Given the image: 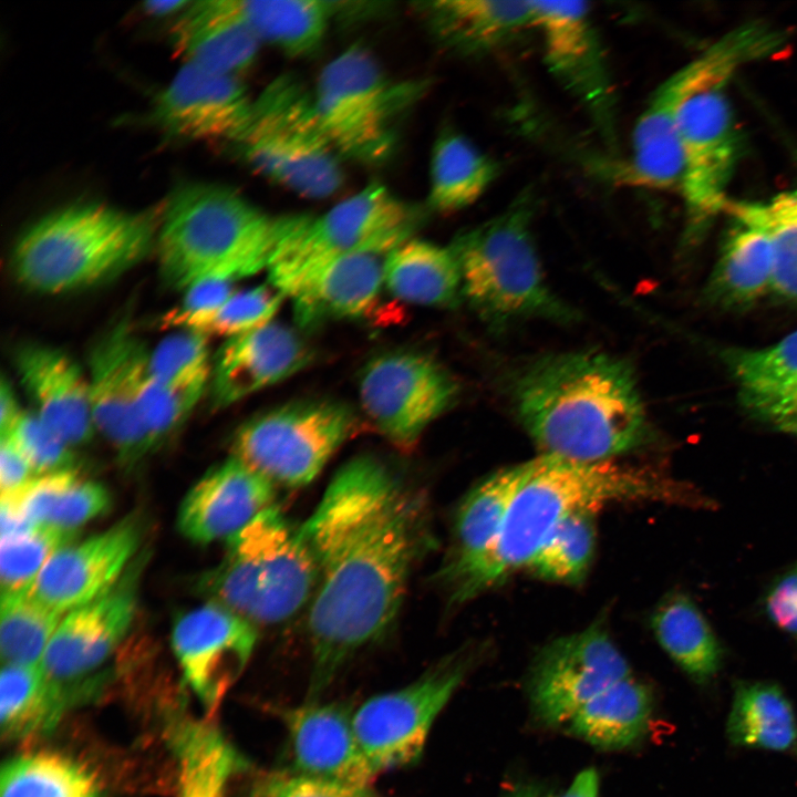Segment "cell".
I'll use <instances>...</instances> for the list:
<instances>
[{
	"instance_id": "cell-1",
	"label": "cell",
	"mask_w": 797,
	"mask_h": 797,
	"mask_svg": "<svg viewBox=\"0 0 797 797\" xmlns=\"http://www.w3.org/2000/svg\"><path fill=\"white\" fill-rule=\"evenodd\" d=\"M299 528L317 567L308 614L315 701L395 621L427 530L418 496L371 455L339 468Z\"/></svg>"
},
{
	"instance_id": "cell-2",
	"label": "cell",
	"mask_w": 797,
	"mask_h": 797,
	"mask_svg": "<svg viewBox=\"0 0 797 797\" xmlns=\"http://www.w3.org/2000/svg\"><path fill=\"white\" fill-rule=\"evenodd\" d=\"M510 396L521 425L544 454L610 460L649 437L634 372L607 353L541 356L515 375Z\"/></svg>"
},
{
	"instance_id": "cell-3",
	"label": "cell",
	"mask_w": 797,
	"mask_h": 797,
	"mask_svg": "<svg viewBox=\"0 0 797 797\" xmlns=\"http://www.w3.org/2000/svg\"><path fill=\"white\" fill-rule=\"evenodd\" d=\"M522 468L496 544L448 587L453 602L470 600L527 567L550 532L579 510H597L615 501L708 504L694 487L612 460L582 462L542 453L522 463Z\"/></svg>"
},
{
	"instance_id": "cell-4",
	"label": "cell",
	"mask_w": 797,
	"mask_h": 797,
	"mask_svg": "<svg viewBox=\"0 0 797 797\" xmlns=\"http://www.w3.org/2000/svg\"><path fill=\"white\" fill-rule=\"evenodd\" d=\"M289 222L290 216H270L227 187L182 186L162 209L155 247L161 278L186 291L268 269Z\"/></svg>"
},
{
	"instance_id": "cell-5",
	"label": "cell",
	"mask_w": 797,
	"mask_h": 797,
	"mask_svg": "<svg viewBox=\"0 0 797 797\" xmlns=\"http://www.w3.org/2000/svg\"><path fill=\"white\" fill-rule=\"evenodd\" d=\"M161 213H131L102 204L53 211L18 239L13 275L42 294L81 290L125 272L156 247Z\"/></svg>"
},
{
	"instance_id": "cell-6",
	"label": "cell",
	"mask_w": 797,
	"mask_h": 797,
	"mask_svg": "<svg viewBox=\"0 0 797 797\" xmlns=\"http://www.w3.org/2000/svg\"><path fill=\"white\" fill-rule=\"evenodd\" d=\"M317 567L299 526L275 505L226 540L221 561L197 580V590L253 625H273L309 605Z\"/></svg>"
},
{
	"instance_id": "cell-7",
	"label": "cell",
	"mask_w": 797,
	"mask_h": 797,
	"mask_svg": "<svg viewBox=\"0 0 797 797\" xmlns=\"http://www.w3.org/2000/svg\"><path fill=\"white\" fill-rule=\"evenodd\" d=\"M532 213L531 197L521 196L504 213L459 234L449 247L462 292L497 328L524 319H577L545 280L531 236Z\"/></svg>"
},
{
	"instance_id": "cell-8",
	"label": "cell",
	"mask_w": 797,
	"mask_h": 797,
	"mask_svg": "<svg viewBox=\"0 0 797 797\" xmlns=\"http://www.w3.org/2000/svg\"><path fill=\"white\" fill-rule=\"evenodd\" d=\"M232 144L258 174L300 196L327 198L343 183L341 156L319 122L312 92L292 76L265 87Z\"/></svg>"
},
{
	"instance_id": "cell-9",
	"label": "cell",
	"mask_w": 797,
	"mask_h": 797,
	"mask_svg": "<svg viewBox=\"0 0 797 797\" xmlns=\"http://www.w3.org/2000/svg\"><path fill=\"white\" fill-rule=\"evenodd\" d=\"M418 91L391 80L369 51L352 45L322 69L312 99L339 155L372 164L389 157L395 121Z\"/></svg>"
},
{
	"instance_id": "cell-10",
	"label": "cell",
	"mask_w": 797,
	"mask_h": 797,
	"mask_svg": "<svg viewBox=\"0 0 797 797\" xmlns=\"http://www.w3.org/2000/svg\"><path fill=\"white\" fill-rule=\"evenodd\" d=\"M763 54L759 34L742 25L666 79L639 117L632 135V155L620 166L617 177L632 186L680 190L683 157L676 120L682 104L706 85L729 81L738 68L762 59Z\"/></svg>"
},
{
	"instance_id": "cell-11",
	"label": "cell",
	"mask_w": 797,
	"mask_h": 797,
	"mask_svg": "<svg viewBox=\"0 0 797 797\" xmlns=\"http://www.w3.org/2000/svg\"><path fill=\"white\" fill-rule=\"evenodd\" d=\"M355 428L353 411L341 402H291L244 423L232 438V457L276 487H303Z\"/></svg>"
},
{
	"instance_id": "cell-12",
	"label": "cell",
	"mask_w": 797,
	"mask_h": 797,
	"mask_svg": "<svg viewBox=\"0 0 797 797\" xmlns=\"http://www.w3.org/2000/svg\"><path fill=\"white\" fill-rule=\"evenodd\" d=\"M414 213L385 186L371 183L317 217L291 216L269 277L332 258L386 256L413 238Z\"/></svg>"
},
{
	"instance_id": "cell-13",
	"label": "cell",
	"mask_w": 797,
	"mask_h": 797,
	"mask_svg": "<svg viewBox=\"0 0 797 797\" xmlns=\"http://www.w3.org/2000/svg\"><path fill=\"white\" fill-rule=\"evenodd\" d=\"M472 663L470 652L453 654L414 682L374 695L353 712L354 733L374 777L418 759L436 717Z\"/></svg>"
},
{
	"instance_id": "cell-14",
	"label": "cell",
	"mask_w": 797,
	"mask_h": 797,
	"mask_svg": "<svg viewBox=\"0 0 797 797\" xmlns=\"http://www.w3.org/2000/svg\"><path fill=\"white\" fill-rule=\"evenodd\" d=\"M458 385L442 364L416 352L372 359L359 382L360 402L377 431L400 449L415 446L424 429L455 401Z\"/></svg>"
},
{
	"instance_id": "cell-15",
	"label": "cell",
	"mask_w": 797,
	"mask_h": 797,
	"mask_svg": "<svg viewBox=\"0 0 797 797\" xmlns=\"http://www.w3.org/2000/svg\"><path fill=\"white\" fill-rule=\"evenodd\" d=\"M722 81L706 85L682 104L676 130L683 157L681 193L690 236H697L711 219L725 211L726 187L738 158L739 142Z\"/></svg>"
},
{
	"instance_id": "cell-16",
	"label": "cell",
	"mask_w": 797,
	"mask_h": 797,
	"mask_svg": "<svg viewBox=\"0 0 797 797\" xmlns=\"http://www.w3.org/2000/svg\"><path fill=\"white\" fill-rule=\"evenodd\" d=\"M149 351L123 317L92 345L87 381L92 416L125 465L151 452L142 417Z\"/></svg>"
},
{
	"instance_id": "cell-17",
	"label": "cell",
	"mask_w": 797,
	"mask_h": 797,
	"mask_svg": "<svg viewBox=\"0 0 797 797\" xmlns=\"http://www.w3.org/2000/svg\"><path fill=\"white\" fill-rule=\"evenodd\" d=\"M630 675L608 632L592 624L550 642L536 656L528 680L532 713L545 725H566L588 701Z\"/></svg>"
},
{
	"instance_id": "cell-18",
	"label": "cell",
	"mask_w": 797,
	"mask_h": 797,
	"mask_svg": "<svg viewBox=\"0 0 797 797\" xmlns=\"http://www.w3.org/2000/svg\"><path fill=\"white\" fill-rule=\"evenodd\" d=\"M144 558L139 555L105 593L63 618L42 660L50 680L81 697L93 690L99 679L91 674L121 644L132 624Z\"/></svg>"
},
{
	"instance_id": "cell-19",
	"label": "cell",
	"mask_w": 797,
	"mask_h": 797,
	"mask_svg": "<svg viewBox=\"0 0 797 797\" xmlns=\"http://www.w3.org/2000/svg\"><path fill=\"white\" fill-rule=\"evenodd\" d=\"M256 642V625L214 601L180 615L172 631L186 683L209 712L237 681Z\"/></svg>"
},
{
	"instance_id": "cell-20",
	"label": "cell",
	"mask_w": 797,
	"mask_h": 797,
	"mask_svg": "<svg viewBox=\"0 0 797 797\" xmlns=\"http://www.w3.org/2000/svg\"><path fill=\"white\" fill-rule=\"evenodd\" d=\"M142 535V519L130 515L103 532L62 547L46 561L30 594L61 614L89 603L122 578Z\"/></svg>"
},
{
	"instance_id": "cell-21",
	"label": "cell",
	"mask_w": 797,
	"mask_h": 797,
	"mask_svg": "<svg viewBox=\"0 0 797 797\" xmlns=\"http://www.w3.org/2000/svg\"><path fill=\"white\" fill-rule=\"evenodd\" d=\"M549 70L581 100L603 128L611 126L612 93L602 49L582 1H529Z\"/></svg>"
},
{
	"instance_id": "cell-22",
	"label": "cell",
	"mask_w": 797,
	"mask_h": 797,
	"mask_svg": "<svg viewBox=\"0 0 797 797\" xmlns=\"http://www.w3.org/2000/svg\"><path fill=\"white\" fill-rule=\"evenodd\" d=\"M252 102L236 76L185 63L157 96L153 118L177 137L234 143Z\"/></svg>"
},
{
	"instance_id": "cell-23",
	"label": "cell",
	"mask_w": 797,
	"mask_h": 797,
	"mask_svg": "<svg viewBox=\"0 0 797 797\" xmlns=\"http://www.w3.org/2000/svg\"><path fill=\"white\" fill-rule=\"evenodd\" d=\"M382 256L360 253L318 261L269 277L293 304L303 327L332 319L358 318L375 303L383 283Z\"/></svg>"
},
{
	"instance_id": "cell-24",
	"label": "cell",
	"mask_w": 797,
	"mask_h": 797,
	"mask_svg": "<svg viewBox=\"0 0 797 797\" xmlns=\"http://www.w3.org/2000/svg\"><path fill=\"white\" fill-rule=\"evenodd\" d=\"M275 498L273 484L231 456L187 491L178 509V530L198 545L227 540L273 506Z\"/></svg>"
},
{
	"instance_id": "cell-25",
	"label": "cell",
	"mask_w": 797,
	"mask_h": 797,
	"mask_svg": "<svg viewBox=\"0 0 797 797\" xmlns=\"http://www.w3.org/2000/svg\"><path fill=\"white\" fill-rule=\"evenodd\" d=\"M287 729L290 772L324 780L371 784V773L359 746L351 711L339 703L308 701L276 708Z\"/></svg>"
},
{
	"instance_id": "cell-26",
	"label": "cell",
	"mask_w": 797,
	"mask_h": 797,
	"mask_svg": "<svg viewBox=\"0 0 797 797\" xmlns=\"http://www.w3.org/2000/svg\"><path fill=\"white\" fill-rule=\"evenodd\" d=\"M311 356L304 341L280 323L227 339L211 364L213 406L226 407L293 375Z\"/></svg>"
},
{
	"instance_id": "cell-27",
	"label": "cell",
	"mask_w": 797,
	"mask_h": 797,
	"mask_svg": "<svg viewBox=\"0 0 797 797\" xmlns=\"http://www.w3.org/2000/svg\"><path fill=\"white\" fill-rule=\"evenodd\" d=\"M14 365L34 413L58 436L69 446L94 437L87 375L71 356L33 343L18 349Z\"/></svg>"
},
{
	"instance_id": "cell-28",
	"label": "cell",
	"mask_w": 797,
	"mask_h": 797,
	"mask_svg": "<svg viewBox=\"0 0 797 797\" xmlns=\"http://www.w3.org/2000/svg\"><path fill=\"white\" fill-rule=\"evenodd\" d=\"M723 354L743 406L773 428L797 436V330L768 346Z\"/></svg>"
},
{
	"instance_id": "cell-29",
	"label": "cell",
	"mask_w": 797,
	"mask_h": 797,
	"mask_svg": "<svg viewBox=\"0 0 797 797\" xmlns=\"http://www.w3.org/2000/svg\"><path fill=\"white\" fill-rule=\"evenodd\" d=\"M170 41L185 63L234 76L253 63L261 44L230 0L192 2L172 28Z\"/></svg>"
},
{
	"instance_id": "cell-30",
	"label": "cell",
	"mask_w": 797,
	"mask_h": 797,
	"mask_svg": "<svg viewBox=\"0 0 797 797\" xmlns=\"http://www.w3.org/2000/svg\"><path fill=\"white\" fill-rule=\"evenodd\" d=\"M522 470V463L500 469L463 499L456 514L452 555L442 572L447 587L476 567L496 544Z\"/></svg>"
},
{
	"instance_id": "cell-31",
	"label": "cell",
	"mask_w": 797,
	"mask_h": 797,
	"mask_svg": "<svg viewBox=\"0 0 797 797\" xmlns=\"http://www.w3.org/2000/svg\"><path fill=\"white\" fill-rule=\"evenodd\" d=\"M423 6L435 35L462 53L491 51L532 28L529 1L439 0Z\"/></svg>"
},
{
	"instance_id": "cell-32",
	"label": "cell",
	"mask_w": 797,
	"mask_h": 797,
	"mask_svg": "<svg viewBox=\"0 0 797 797\" xmlns=\"http://www.w3.org/2000/svg\"><path fill=\"white\" fill-rule=\"evenodd\" d=\"M383 283L400 300L431 307L454 306L462 292L451 248L411 238L383 259Z\"/></svg>"
},
{
	"instance_id": "cell-33",
	"label": "cell",
	"mask_w": 797,
	"mask_h": 797,
	"mask_svg": "<svg viewBox=\"0 0 797 797\" xmlns=\"http://www.w3.org/2000/svg\"><path fill=\"white\" fill-rule=\"evenodd\" d=\"M79 697L50 680L42 665L3 664L0 677V725L7 741L50 734Z\"/></svg>"
},
{
	"instance_id": "cell-34",
	"label": "cell",
	"mask_w": 797,
	"mask_h": 797,
	"mask_svg": "<svg viewBox=\"0 0 797 797\" xmlns=\"http://www.w3.org/2000/svg\"><path fill=\"white\" fill-rule=\"evenodd\" d=\"M653 711L651 690L631 675L582 705L566 724L569 733L608 751L636 744L646 733Z\"/></svg>"
},
{
	"instance_id": "cell-35",
	"label": "cell",
	"mask_w": 797,
	"mask_h": 797,
	"mask_svg": "<svg viewBox=\"0 0 797 797\" xmlns=\"http://www.w3.org/2000/svg\"><path fill=\"white\" fill-rule=\"evenodd\" d=\"M708 281V297L723 306L749 304L773 288L774 251L759 227L736 219Z\"/></svg>"
},
{
	"instance_id": "cell-36",
	"label": "cell",
	"mask_w": 797,
	"mask_h": 797,
	"mask_svg": "<svg viewBox=\"0 0 797 797\" xmlns=\"http://www.w3.org/2000/svg\"><path fill=\"white\" fill-rule=\"evenodd\" d=\"M734 746L785 752L797 745V720L783 690L762 681L735 683L726 721Z\"/></svg>"
},
{
	"instance_id": "cell-37",
	"label": "cell",
	"mask_w": 797,
	"mask_h": 797,
	"mask_svg": "<svg viewBox=\"0 0 797 797\" xmlns=\"http://www.w3.org/2000/svg\"><path fill=\"white\" fill-rule=\"evenodd\" d=\"M255 37L292 56L319 49L333 14L331 2L318 0H230Z\"/></svg>"
},
{
	"instance_id": "cell-38",
	"label": "cell",
	"mask_w": 797,
	"mask_h": 797,
	"mask_svg": "<svg viewBox=\"0 0 797 797\" xmlns=\"http://www.w3.org/2000/svg\"><path fill=\"white\" fill-rule=\"evenodd\" d=\"M651 625L665 653L693 681L710 682L722 664V649L703 612L684 593L669 594L656 607Z\"/></svg>"
},
{
	"instance_id": "cell-39",
	"label": "cell",
	"mask_w": 797,
	"mask_h": 797,
	"mask_svg": "<svg viewBox=\"0 0 797 797\" xmlns=\"http://www.w3.org/2000/svg\"><path fill=\"white\" fill-rule=\"evenodd\" d=\"M497 164L463 134L444 131L431 158L428 205L454 213L474 204L497 176Z\"/></svg>"
},
{
	"instance_id": "cell-40",
	"label": "cell",
	"mask_w": 797,
	"mask_h": 797,
	"mask_svg": "<svg viewBox=\"0 0 797 797\" xmlns=\"http://www.w3.org/2000/svg\"><path fill=\"white\" fill-rule=\"evenodd\" d=\"M172 744L179 764V797H225L244 762L220 733L188 722L175 728Z\"/></svg>"
},
{
	"instance_id": "cell-41",
	"label": "cell",
	"mask_w": 797,
	"mask_h": 797,
	"mask_svg": "<svg viewBox=\"0 0 797 797\" xmlns=\"http://www.w3.org/2000/svg\"><path fill=\"white\" fill-rule=\"evenodd\" d=\"M0 779L1 797H103L91 770L53 752L28 753L8 760Z\"/></svg>"
},
{
	"instance_id": "cell-42",
	"label": "cell",
	"mask_w": 797,
	"mask_h": 797,
	"mask_svg": "<svg viewBox=\"0 0 797 797\" xmlns=\"http://www.w3.org/2000/svg\"><path fill=\"white\" fill-rule=\"evenodd\" d=\"M769 237L774 251L773 290L797 301V185L763 203H735L725 208Z\"/></svg>"
},
{
	"instance_id": "cell-43",
	"label": "cell",
	"mask_w": 797,
	"mask_h": 797,
	"mask_svg": "<svg viewBox=\"0 0 797 797\" xmlns=\"http://www.w3.org/2000/svg\"><path fill=\"white\" fill-rule=\"evenodd\" d=\"M0 610L2 663L42 665L45 650L62 614L39 602L29 591L1 594Z\"/></svg>"
},
{
	"instance_id": "cell-44",
	"label": "cell",
	"mask_w": 797,
	"mask_h": 797,
	"mask_svg": "<svg viewBox=\"0 0 797 797\" xmlns=\"http://www.w3.org/2000/svg\"><path fill=\"white\" fill-rule=\"evenodd\" d=\"M594 514L593 509H583L562 520L546 538L527 568L541 579L580 582L594 552Z\"/></svg>"
},
{
	"instance_id": "cell-45",
	"label": "cell",
	"mask_w": 797,
	"mask_h": 797,
	"mask_svg": "<svg viewBox=\"0 0 797 797\" xmlns=\"http://www.w3.org/2000/svg\"><path fill=\"white\" fill-rule=\"evenodd\" d=\"M211 366L169 382L148 377L142 398V417L151 451L164 442L190 415L209 385Z\"/></svg>"
},
{
	"instance_id": "cell-46",
	"label": "cell",
	"mask_w": 797,
	"mask_h": 797,
	"mask_svg": "<svg viewBox=\"0 0 797 797\" xmlns=\"http://www.w3.org/2000/svg\"><path fill=\"white\" fill-rule=\"evenodd\" d=\"M75 535L76 531L39 526L30 534L0 539L1 594L28 592L51 556L74 540Z\"/></svg>"
},
{
	"instance_id": "cell-47",
	"label": "cell",
	"mask_w": 797,
	"mask_h": 797,
	"mask_svg": "<svg viewBox=\"0 0 797 797\" xmlns=\"http://www.w3.org/2000/svg\"><path fill=\"white\" fill-rule=\"evenodd\" d=\"M284 298L272 284L234 292L199 333L229 339L263 328L272 322Z\"/></svg>"
},
{
	"instance_id": "cell-48",
	"label": "cell",
	"mask_w": 797,
	"mask_h": 797,
	"mask_svg": "<svg viewBox=\"0 0 797 797\" xmlns=\"http://www.w3.org/2000/svg\"><path fill=\"white\" fill-rule=\"evenodd\" d=\"M28 460L34 475L73 469L70 447L33 412H24L7 435Z\"/></svg>"
},
{
	"instance_id": "cell-49",
	"label": "cell",
	"mask_w": 797,
	"mask_h": 797,
	"mask_svg": "<svg viewBox=\"0 0 797 797\" xmlns=\"http://www.w3.org/2000/svg\"><path fill=\"white\" fill-rule=\"evenodd\" d=\"M209 366L208 337L182 330L163 339L149 351L148 377L156 382H169Z\"/></svg>"
},
{
	"instance_id": "cell-50",
	"label": "cell",
	"mask_w": 797,
	"mask_h": 797,
	"mask_svg": "<svg viewBox=\"0 0 797 797\" xmlns=\"http://www.w3.org/2000/svg\"><path fill=\"white\" fill-rule=\"evenodd\" d=\"M112 506L107 488L77 476L60 495L46 526L76 531L87 521L105 514Z\"/></svg>"
},
{
	"instance_id": "cell-51",
	"label": "cell",
	"mask_w": 797,
	"mask_h": 797,
	"mask_svg": "<svg viewBox=\"0 0 797 797\" xmlns=\"http://www.w3.org/2000/svg\"><path fill=\"white\" fill-rule=\"evenodd\" d=\"M256 797H380L371 784H349L307 777L290 770L266 775Z\"/></svg>"
},
{
	"instance_id": "cell-52",
	"label": "cell",
	"mask_w": 797,
	"mask_h": 797,
	"mask_svg": "<svg viewBox=\"0 0 797 797\" xmlns=\"http://www.w3.org/2000/svg\"><path fill=\"white\" fill-rule=\"evenodd\" d=\"M182 302L162 318L165 328L200 332L213 314L235 292L234 282L208 280L184 291Z\"/></svg>"
},
{
	"instance_id": "cell-53",
	"label": "cell",
	"mask_w": 797,
	"mask_h": 797,
	"mask_svg": "<svg viewBox=\"0 0 797 797\" xmlns=\"http://www.w3.org/2000/svg\"><path fill=\"white\" fill-rule=\"evenodd\" d=\"M765 610L780 630L797 638V566L772 584L765 598Z\"/></svg>"
},
{
	"instance_id": "cell-54",
	"label": "cell",
	"mask_w": 797,
	"mask_h": 797,
	"mask_svg": "<svg viewBox=\"0 0 797 797\" xmlns=\"http://www.w3.org/2000/svg\"><path fill=\"white\" fill-rule=\"evenodd\" d=\"M34 476L25 457L8 436L0 439V487L8 494L23 487Z\"/></svg>"
},
{
	"instance_id": "cell-55",
	"label": "cell",
	"mask_w": 797,
	"mask_h": 797,
	"mask_svg": "<svg viewBox=\"0 0 797 797\" xmlns=\"http://www.w3.org/2000/svg\"><path fill=\"white\" fill-rule=\"evenodd\" d=\"M23 411L19 406L13 387L2 377L0 385V432L7 435L13 428Z\"/></svg>"
},
{
	"instance_id": "cell-56",
	"label": "cell",
	"mask_w": 797,
	"mask_h": 797,
	"mask_svg": "<svg viewBox=\"0 0 797 797\" xmlns=\"http://www.w3.org/2000/svg\"><path fill=\"white\" fill-rule=\"evenodd\" d=\"M599 775L593 768L577 774L569 787L558 797H599Z\"/></svg>"
},
{
	"instance_id": "cell-57",
	"label": "cell",
	"mask_w": 797,
	"mask_h": 797,
	"mask_svg": "<svg viewBox=\"0 0 797 797\" xmlns=\"http://www.w3.org/2000/svg\"><path fill=\"white\" fill-rule=\"evenodd\" d=\"M192 2L189 1H147L144 3L143 8L146 12L153 14V15H166L172 14L174 12H177L179 10H185L184 8L188 7Z\"/></svg>"
},
{
	"instance_id": "cell-58",
	"label": "cell",
	"mask_w": 797,
	"mask_h": 797,
	"mask_svg": "<svg viewBox=\"0 0 797 797\" xmlns=\"http://www.w3.org/2000/svg\"><path fill=\"white\" fill-rule=\"evenodd\" d=\"M503 797H551L550 794L534 784H521L513 787Z\"/></svg>"
}]
</instances>
